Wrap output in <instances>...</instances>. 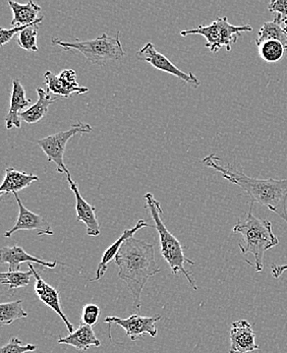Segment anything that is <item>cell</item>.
Masks as SVG:
<instances>
[{"label":"cell","instance_id":"cell-1","mask_svg":"<svg viewBox=\"0 0 287 353\" xmlns=\"http://www.w3.org/2000/svg\"><path fill=\"white\" fill-rule=\"evenodd\" d=\"M203 164L221 173L224 179L237 185L250 196L252 204L258 203L279 216L287 223V179H258L237 170L235 165H222L215 154L207 156Z\"/></svg>","mask_w":287,"mask_h":353},{"label":"cell","instance_id":"cell-2","mask_svg":"<svg viewBox=\"0 0 287 353\" xmlns=\"http://www.w3.org/2000/svg\"><path fill=\"white\" fill-rule=\"evenodd\" d=\"M119 277L128 285L134 299V310L140 314L141 296L150 278L161 272L155 259L154 245L130 237L123 243L117 258Z\"/></svg>","mask_w":287,"mask_h":353},{"label":"cell","instance_id":"cell-3","mask_svg":"<svg viewBox=\"0 0 287 353\" xmlns=\"http://www.w3.org/2000/svg\"><path fill=\"white\" fill-rule=\"evenodd\" d=\"M233 233L243 236L244 243H239V250L244 256L250 254L254 256L255 271L259 273L264 270L265 252L279 245V239L272 230L271 222L253 215L250 207L246 219L235 224Z\"/></svg>","mask_w":287,"mask_h":353},{"label":"cell","instance_id":"cell-4","mask_svg":"<svg viewBox=\"0 0 287 353\" xmlns=\"http://www.w3.org/2000/svg\"><path fill=\"white\" fill-rule=\"evenodd\" d=\"M145 202L146 208L149 210L152 219L155 222L156 230H157L158 234H159L160 252H161V256L166 261L173 275H177L179 272H181L185 275L186 279H188V281L190 282L192 288L195 290H198L196 282L190 277V273L186 271L185 267L186 264L195 266L196 263L192 262L188 256H186L181 241L165 226L164 221H162V213H164V211H162L161 205L156 200L155 196L151 192H148V194H145Z\"/></svg>","mask_w":287,"mask_h":353},{"label":"cell","instance_id":"cell-5","mask_svg":"<svg viewBox=\"0 0 287 353\" xmlns=\"http://www.w3.org/2000/svg\"><path fill=\"white\" fill-rule=\"evenodd\" d=\"M51 43L61 46L66 51L80 53L92 64L103 65L109 61H121L126 55L121 42L119 32L112 37L107 34H103L100 37L87 40V41L68 42L59 38L53 37Z\"/></svg>","mask_w":287,"mask_h":353},{"label":"cell","instance_id":"cell-6","mask_svg":"<svg viewBox=\"0 0 287 353\" xmlns=\"http://www.w3.org/2000/svg\"><path fill=\"white\" fill-rule=\"evenodd\" d=\"M250 25H231L226 17H219L213 23L208 26H199L196 29L185 30L181 32V36L201 35L207 40L205 47L212 53L218 52L222 47L227 51L231 50V46L237 43L241 34L252 31Z\"/></svg>","mask_w":287,"mask_h":353},{"label":"cell","instance_id":"cell-7","mask_svg":"<svg viewBox=\"0 0 287 353\" xmlns=\"http://www.w3.org/2000/svg\"><path fill=\"white\" fill-rule=\"evenodd\" d=\"M93 130V128L88 123L78 121L74 123L72 128L68 130H62L57 134H51L44 139L36 141V144L39 145L47 156L49 162H53L57 165V171L59 173H66V176H70V172L64 164V154L68 141L79 134H89Z\"/></svg>","mask_w":287,"mask_h":353},{"label":"cell","instance_id":"cell-8","mask_svg":"<svg viewBox=\"0 0 287 353\" xmlns=\"http://www.w3.org/2000/svg\"><path fill=\"white\" fill-rule=\"evenodd\" d=\"M136 59L139 61H145V63L151 64L156 70L172 74V76L181 79L184 82L190 83L194 87L198 88L201 85L200 80L192 72L186 74V72L179 70L165 55L158 52L151 42L147 43L141 50L136 53Z\"/></svg>","mask_w":287,"mask_h":353},{"label":"cell","instance_id":"cell-9","mask_svg":"<svg viewBox=\"0 0 287 353\" xmlns=\"http://www.w3.org/2000/svg\"><path fill=\"white\" fill-rule=\"evenodd\" d=\"M160 314L153 316H143L140 314H132L128 318L123 319L119 316H107L104 319L105 323L108 324H117L121 327L126 332V335L132 341H136L139 337L144 335H150L151 337H156L158 334L156 328V323L161 320Z\"/></svg>","mask_w":287,"mask_h":353},{"label":"cell","instance_id":"cell-10","mask_svg":"<svg viewBox=\"0 0 287 353\" xmlns=\"http://www.w3.org/2000/svg\"><path fill=\"white\" fill-rule=\"evenodd\" d=\"M14 196L16 198L17 203H18L19 217L14 228L6 231L4 233V236L10 239L14 233L21 230H37L38 236H42V235H48V236L50 235L51 236V235L55 234L48 222H46V220H44L41 215H38V214L26 208L21 199L19 198L18 194H14Z\"/></svg>","mask_w":287,"mask_h":353},{"label":"cell","instance_id":"cell-11","mask_svg":"<svg viewBox=\"0 0 287 353\" xmlns=\"http://www.w3.org/2000/svg\"><path fill=\"white\" fill-rule=\"evenodd\" d=\"M29 269H31L35 277V292L37 294L38 299L42 301L47 307H50L52 311H55L57 316L63 321L66 324V329H68L70 334L74 333V326L72 323L66 318V314L62 311L61 299H59V291L55 290L50 284L47 283L44 279H42L41 276L36 272L33 265L29 264Z\"/></svg>","mask_w":287,"mask_h":353},{"label":"cell","instance_id":"cell-12","mask_svg":"<svg viewBox=\"0 0 287 353\" xmlns=\"http://www.w3.org/2000/svg\"><path fill=\"white\" fill-rule=\"evenodd\" d=\"M230 348L229 353H248L260 350L256 344V334L246 320L237 321L229 331Z\"/></svg>","mask_w":287,"mask_h":353},{"label":"cell","instance_id":"cell-13","mask_svg":"<svg viewBox=\"0 0 287 353\" xmlns=\"http://www.w3.org/2000/svg\"><path fill=\"white\" fill-rule=\"evenodd\" d=\"M0 263L1 265H8V271L10 272L19 271L23 263H29V264L33 263V264L40 265L47 269H55L57 264L64 266L63 263H59L57 261L49 262V261L32 256L18 245H14V247L2 248L0 250Z\"/></svg>","mask_w":287,"mask_h":353},{"label":"cell","instance_id":"cell-14","mask_svg":"<svg viewBox=\"0 0 287 353\" xmlns=\"http://www.w3.org/2000/svg\"><path fill=\"white\" fill-rule=\"evenodd\" d=\"M66 179H68L70 190L74 192L75 198H76L77 219L78 221H82L87 226V234L89 236H99L101 231H100L99 222L96 217L95 207L92 206L83 198L80 190H79L78 185L72 179V175L66 176Z\"/></svg>","mask_w":287,"mask_h":353},{"label":"cell","instance_id":"cell-15","mask_svg":"<svg viewBox=\"0 0 287 353\" xmlns=\"http://www.w3.org/2000/svg\"><path fill=\"white\" fill-rule=\"evenodd\" d=\"M145 228H154L151 224L147 223L144 219L139 220L138 223L132 228L126 229L123 231L121 236L111 245L110 248H108L106 250H105L104 254H103L101 262L98 265L97 270H96V276L93 279H90V282L98 281V280L101 279L104 274L106 273L107 268H108L109 264L112 262L113 260H115L117 258V254H119V250H121V247L128 239L130 237H134L135 233L137 231L140 230V229Z\"/></svg>","mask_w":287,"mask_h":353},{"label":"cell","instance_id":"cell-16","mask_svg":"<svg viewBox=\"0 0 287 353\" xmlns=\"http://www.w3.org/2000/svg\"><path fill=\"white\" fill-rule=\"evenodd\" d=\"M32 100L26 97V91L19 79L12 82V100H10V110L6 117V130H12V128H21V113L23 109L31 106ZM27 110V109H26Z\"/></svg>","mask_w":287,"mask_h":353},{"label":"cell","instance_id":"cell-17","mask_svg":"<svg viewBox=\"0 0 287 353\" xmlns=\"http://www.w3.org/2000/svg\"><path fill=\"white\" fill-rule=\"evenodd\" d=\"M38 181L39 177L37 175L21 172L12 167H8L6 169L3 183L0 187V194L4 196L6 194H18L21 190L29 188L32 183Z\"/></svg>","mask_w":287,"mask_h":353},{"label":"cell","instance_id":"cell-18","mask_svg":"<svg viewBox=\"0 0 287 353\" xmlns=\"http://www.w3.org/2000/svg\"><path fill=\"white\" fill-rule=\"evenodd\" d=\"M57 344L72 346L79 352H86L91 346H95V347L101 346V342L96 337L93 328L83 323H81L78 330L75 331L74 333L70 334L66 337L59 338L57 340Z\"/></svg>","mask_w":287,"mask_h":353},{"label":"cell","instance_id":"cell-19","mask_svg":"<svg viewBox=\"0 0 287 353\" xmlns=\"http://www.w3.org/2000/svg\"><path fill=\"white\" fill-rule=\"evenodd\" d=\"M274 40L284 45L287 52V19L277 14L272 21H267L261 28L257 38V45L261 43Z\"/></svg>","mask_w":287,"mask_h":353},{"label":"cell","instance_id":"cell-20","mask_svg":"<svg viewBox=\"0 0 287 353\" xmlns=\"http://www.w3.org/2000/svg\"><path fill=\"white\" fill-rule=\"evenodd\" d=\"M38 101L35 104L21 113V121L34 125L46 117L49 106L55 103L57 98L52 97L51 94L42 88H37Z\"/></svg>","mask_w":287,"mask_h":353},{"label":"cell","instance_id":"cell-21","mask_svg":"<svg viewBox=\"0 0 287 353\" xmlns=\"http://www.w3.org/2000/svg\"><path fill=\"white\" fill-rule=\"evenodd\" d=\"M45 85L49 93H52L55 96L61 97L70 98L75 94H85L89 92V89L86 87H81L79 83H70L62 80L57 74H53L50 70H47L44 74Z\"/></svg>","mask_w":287,"mask_h":353},{"label":"cell","instance_id":"cell-22","mask_svg":"<svg viewBox=\"0 0 287 353\" xmlns=\"http://www.w3.org/2000/svg\"><path fill=\"white\" fill-rule=\"evenodd\" d=\"M8 6L12 8L14 12V19L12 21V25L14 27L19 26H30L38 21V14L41 12V6L34 3L30 0L27 4H21L17 1L8 0Z\"/></svg>","mask_w":287,"mask_h":353},{"label":"cell","instance_id":"cell-23","mask_svg":"<svg viewBox=\"0 0 287 353\" xmlns=\"http://www.w3.org/2000/svg\"><path fill=\"white\" fill-rule=\"evenodd\" d=\"M28 312L23 310V301L4 303L0 305V325L10 326L19 319L27 318Z\"/></svg>","mask_w":287,"mask_h":353},{"label":"cell","instance_id":"cell-24","mask_svg":"<svg viewBox=\"0 0 287 353\" xmlns=\"http://www.w3.org/2000/svg\"><path fill=\"white\" fill-rule=\"evenodd\" d=\"M32 276H34V273L31 269L27 272H3L0 274V281L8 286V291L12 294L14 290L29 285Z\"/></svg>","mask_w":287,"mask_h":353},{"label":"cell","instance_id":"cell-25","mask_svg":"<svg viewBox=\"0 0 287 353\" xmlns=\"http://www.w3.org/2000/svg\"><path fill=\"white\" fill-rule=\"evenodd\" d=\"M259 54L261 59L266 63H278L284 59V53L286 52L284 45L274 40H268L258 45Z\"/></svg>","mask_w":287,"mask_h":353},{"label":"cell","instance_id":"cell-26","mask_svg":"<svg viewBox=\"0 0 287 353\" xmlns=\"http://www.w3.org/2000/svg\"><path fill=\"white\" fill-rule=\"evenodd\" d=\"M44 20V17L39 18V20L34 23L33 25L28 27L27 29L21 31L19 34L18 45L21 49H25L27 51H38L37 46V35L38 30L41 26L42 21Z\"/></svg>","mask_w":287,"mask_h":353},{"label":"cell","instance_id":"cell-27","mask_svg":"<svg viewBox=\"0 0 287 353\" xmlns=\"http://www.w3.org/2000/svg\"><path fill=\"white\" fill-rule=\"evenodd\" d=\"M37 346L34 344H23L18 337L10 338L6 345L0 348V353H28L36 352Z\"/></svg>","mask_w":287,"mask_h":353},{"label":"cell","instance_id":"cell-28","mask_svg":"<svg viewBox=\"0 0 287 353\" xmlns=\"http://www.w3.org/2000/svg\"><path fill=\"white\" fill-rule=\"evenodd\" d=\"M100 316V307L94 303H89L83 307L81 323L88 326H95Z\"/></svg>","mask_w":287,"mask_h":353},{"label":"cell","instance_id":"cell-29","mask_svg":"<svg viewBox=\"0 0 287 353\" xmlns=\"http://www.w3.org/2000/svg\"><path fill=\"white\" fill-rule=\"evenodd\" d=\"M269 12H278L287 19V0H273L269 3Z\"/></svg>","mask_w":287,"mask_h":353},{"label":"cell","instance_id":"cell-30","mask_svg":"<svg viewBox=\"0 0 287 353\" xmlns=\"http://www.w3.org/2000/svg\"><path fill=\"white\" fill-rule=\"evenodd\" d=\"M59 78L66 82L70 83H78L77 82V74L74 70H64L59 74Z\"/></svg>","mask_w":287,"mask_h":353},{"label":"cell","instance_id":"cell-31","mask_svg":"<svg viewBox=\"0 0 287 353\" xmlns=\"http://www.w3.org/2000/svg\"><path fill=\"white\" fill-rule=\"evenodd\" d=\"M286 270L287 264L280 265V266H278V265H272L271 266L272 276H273L275 279H278Z\"/></svg>","mask_w":287,"mask_h":353}]
</instances>
